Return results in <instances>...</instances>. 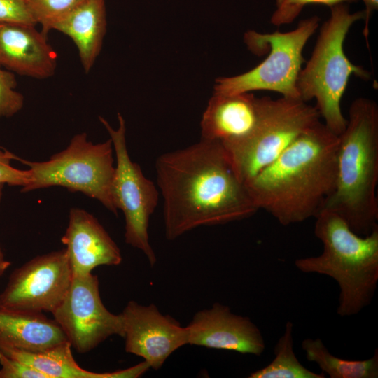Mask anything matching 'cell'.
<instances>
[{
	"instance_id": "obj_9",
	"label": "cell",
	"mask_w": 378,
	"mask_h": 378,
	"mask_svg": "<svg viewBox=\"0 0 378 378\" xmlns=\"http://www.w3.org/2000/svg\"><path fill=\"white\" fill-rule=\"evenodd\" d=\"M99 119L110 136L115 155L112 197L115 208L120 209L125 216V243L141 251L153 266L157 258L149 242L148 230L150 218L158 206V188L144 175L140 166L130 157L122 115L118 114L117 129L103 117L99 116Z\"/></svg>"
},
{
	"instance_id": "obj_30",
	"label": "cell",
	"mask_w": 378,
	"mask_h": 378,
	"mask_svg": "<svg viewBox=\"0 0 378 378\" xmlns=\"http://www.w3.org/2000/svg\"><path fill=\"white\" fill-rule=\"evenodd\" d=\"M4 186V185L0 184V204H1V202L2 196H3Z\"/></svg>"
},
{
	"instance_id": "obj_29",
	"label": "cell",
	"mask_w": 378,
	"mask_h": 378,
	"mask_svg": "<svg viewBox=\"0 0 378 378\" xmlns=\"http://www.w3.org/2000/svg\"><path fill=\"white\" fill-rule=\"evenodd\" d=\"M10 265L11 262L5 258L4 253L0 246V277L4 275Z\"/></svg>"
},
{
	"instance_id": "obj_5",
	"label": "cell",
	"mask_w": 378,
	"mask_h": 378,
	"mask_svg": "<svg viewBox=\"0 0 378 378\" xmlns=\"http://www.w3.org/2000/svg\"><path fill=\"white\" fill-rule=\"evenodd\" d=\"M330 10L328 18L318 28L311 57L300 71L296 88L301 100H316L315 106L323 123L339 136L347 122L341 101L350 77L354 75L368 81L371 73L351 62L344 50L351 27L364 20V10L351 13L346 4L332 6Z\"/></svg>"
},
{
	"instance_id": "obj_28",
	"label": "cell",
	"mask_w": 378,
	"mask_h": 378,
	"mask_svg": "<svg viewBox=\"0 0 378 378\" xmlns=\"http://www.w3.org/2000/svg\"><path fill=\"white\" fill-rule=\"evenodd\" d=\"M362 1L365 5V9L363 10L365 13V25L363 29V34L365 38L367 46L369 47L368 40L369 34V23L372 13L378 9V0H362Z\"/></svg>"
},
{
	"instance_id": "obj_1",
	"label": "cell",
	"mask_w": 378,
	"mask_h": 378,
	"mask_svg": "<svg viewBox=\"0 0 378 378\" xmlns=\"http://www.w3.org/2000/svg\"><path fill=\"white\" fill-rule=\"evenodd\" d=\"M155 167L169 241L197 227L243 220L258 211L218 141L201 139L165 153Z\"/></svg>"
},
{
	"instance_id": "obj_19",
	"label": "cell",
	"mask_w": 378,
	"mask_h": 378,
	"mask_svg": "<svg viewBox=\"0 0 378 378\" xmlns=\"http://www.w3.org/2000/svg\"><path fill=\"white\" fill-rule=\"evenodd\" d=\"M54 30L69 36L88 73L99 56L106 31V0H88L57 23Z\"/></svg>"
},
{
	"instance_id": "obj_27",
	"label": "cell",
	"mask_w": 378,
	"mask_h": 378,
	"mask_svg": "<svg viewBox=\"0 0 378 378\" xmlns=\"http://www.w3.org/2000/svg\"><path fill=\"white\" fill-rule=\"evenodd\" d=\"M0 378H47L33 367L0 351Z\"/></svg>"
},
{
	"instance_id": "obj_17",
	"label": "cell",
	"mask_w": 378,
	"mask_h": 378,
	"mask_svg": "<svg viewBox=\"0 0 378 378\" xmlns=\"http://www.w3.org/2000/svg\"><path fill=\"white\" fill-rule=\"evenodd\" d=\"M67 341L55 320L42 312L0 307V349L36 352Z\"/></svg>"
},
{
	"instance_id": "obj_4",
	"label": "cell",
	"mask_w": 378,
	"mask_h": 378,
	"mask_svg": "<svg viewBox=\"0 0 378 378\" xmlns=\"http://www.w3.org/2000/svg\"><path fill=\"white\" fill-rule=\"evenodd\" d=\"M314 218V232L323 251L296 259L295 266L304 273L333 279L340 288L337 314L356 315L371 303L377 286L378 227L362 236L334 211L321 209Z\"/></svg>"
},
{
	"instance_id": "obj_14",
	"label": "cell",
	"mask_w": 378,
	"mask_h": 378,
	"mask_svg": "<svg viewBox=\"0 0 378 378\" xmlns=\"http://www.w3.org/2000/svg\"><path fill=\"white\" fill-rule=\"evenodd\" d=\"M73 275H86L100 265H118L121 252L99 220L78 207L69 211L66 231L61 238Z\"/></svg>"
},
{
	"instance_id": "obj_10",
	"label": "cell",
	"mask_w": 378,
	"mask_h": 378,
	"mask_svg": "<svg viewBox=\"0 0 378 378\" xmlns=\"http://www.w3.org/2000/svg\"><path fill=\"white\" fill-rule=\"evenodd\" d=\"M52 314L79 354L92 351L113 335L123 337L122 314H113L104 305L98 277L92 273L73 275L67 293Z\"/></svg>"
},
{
	"instance_id": "obj_25",
	"label": "cell",
	"mask_w": 378,
	"mask_h": 378,
	"mask_svg": "<svg viewBox=\"0 0 378 378\" xmlns=\"http://www.w3.org/2000/svg\"><path fill=\"white\" fill-rule=\"evenodd\" d=\"M0 24L36 26L29 0H0Z\"/></svg>"
},
{
	"instance_id": "obj_21",
	"label": "cell",
	"mask_w": 378,
	"mask_h": 378,
	"mask_svg": "<svg viewBox=\"0 0 378 378\" xmlns=\"http://www.w3.org/2000/svg\"><path fill=\"white\" fill-rule=\"evenodd\" d=\"M293 324L287 321L274 349V358L264 368L251 372L249 378H325L305 368L296 357L293 349Z\"/></svg>"
},
{
	"instance_id": "obj_18",
	"label": "cell",
	"mask_w": 378,
	"mask_h": 378,
	"mask_svg": "<svg viewBox=\"0 0 378 378\" xmlns=\"http://www.w3.org/2000/svg\"><path fill=\"white\" fill-rule=\"evenodd\" d=\"M71 346L62 342L48 349L30 352L13 349H0L43 373L47 378H136L149 370L143 361L127 369L111 372H94L85 370L76 362Z\"/></svg>"
},
{
	"instance_id": "obj_24",
	"label": "cell",
	"mask_w": 378,
	"mask_h": 378,
	"mask_svg": "<svg viewBox=\"0 0 378 378\" xmlns=\"http://www.w3.org/2000/svg\"><path fill=\"white\" fill-rule=\"evenodd\" d=\"M14 73L0 66V119L10 118L24 106V96L16 90Z\"/></svg>"
},
{
	"instance_id": "obj_11",
	"label": "cell",
	"mask_w": 378,
	"mask_h": 378,
	"mask_svg": "<svg viewBox=\"0 0 378 378\" xmlns=\"http://www.w3.org/2000/svg\"><path fill=\"white\" fill-rule=\"evenodd\" d=\"M72 277L65 248L36 256L13 272L0 293V307L52 313Z\"/></svg>"
},
{
	"instance_id": "obj_13",
	"label": "cell",
	"mask_w": 378,
	"mask_h": 378,
	"mask_svg": "<svg viewBox=\"0 0 378 378\" xmlns=\"http://www.w3.org/2000/svg\"><path fill=\"white\" fill-rule=\"evenodd\" d=\"M186 328L188 344L258 356L265 349L258 327L248 317L234 314L218 302L197 312Z\"/></svg>"
},
{
	"instance_id": "obj_6",
	"label": "cell",
	"mask_w": 378,
	"mask_h": 378,
	"mask_svg": "<svg viewBox=\"0 0 378 378\" xmlns=\"http://www.w3.org/2000/svg\"><path fill=\"white\" fill-rule=\"evenodd\" d=\"M113 151L111 139L94 144L82 132L75 134L65 149L48 160L29 161L16 156L15 160L29 167L30 173L29 181L21 192L61 186L99 201L117 215L112 197Z\"/></svg>"
},
{
	"instance_id": "obj_16",
	"label": "cell",
	"mask_w": 378,
	"mask_h": 378,
	"mask_svg": "<svg viewBox=\"0 0 378 378\" xmlns=\"http://www.w3.org/2000/svg\"><path fill=\"white\" fill-rule=\"evenodd\" d=\"M57 54L35 26L0 24V66L37 79L55 74Z\"/></svg>"
},
{
	"instance_id": "obj_26",
	"label": "cell",
	"mask_w": 378,
	"mask_h": 378,
	"mask_svg": "<svg viewBox=\"0 0 378 378\" xmlns=\"http://www.w3.org/2000/svg\"><path fill=\"white\" fill-rule=\"evenodd\" d=\"M16 155L0 147V184L11 186H25L29 181V169H20L11 164Z\"/></svg>"
},
{
	"instance_id": "obj_12",
	"label": "cell",
	"mask_w": 378,
	"mask_h": 378,
	"mask_svg": "<svg viewBox=\"0 0 378 378\" xmlns=\"http://www.w3.org/2000/svg\"><path fill=\"white\" fill-rule=\"evenodd\" d=\"M121 314L125 351L141 357L153 370L161 368L172 354L188 344L186 326L162 314L153 304L132 300Z\"/></svg>"
},
{
	"instance_id": "obj_20",
	"label": "cell",
	"mask_w": 378,
	"mask_h": 378,
	"mask_svg": "<svg viewBox=\"0 0 378 378\" xmlns=\"http://www.w3.org/2000/svg\"><path fill=\"white\" fill-rule=\"evenodd\" d=\"M307 360L316 363L322 372L330 378H377L378 349L368 359L353 360L332 355L320 338H307L302 342Z\"/></svg>"
},
{
	"instance_id": "obj_23",
	"label": "cell",
	"mask_w": 378,
	"mask_h": 378,
	"mask_svg": "<svg viewBox=\"0 0 378 378\" xmlns=\"http://www.w3.org/2000/svg\"><path fill=\"white\" fill-rule=\"evenodd\" d=\"M358 0H276L275 10L270 18V23L276 27L292 23L304 8L310 4H321L332 7L341 4H350Z\"/></svg>"
},
{
	"instance_id": "obj_22",
	"label": "cell",
	"mask_w": 378,
	"mask_h": 378,
	"mask_svg": "<svg viewBox=\"0 0 378 378\" xmlns=\"http://www.w3.org/2000/svg\"><path fill=\"white\" fill-rule=\"evenodd\" d=\"M88 0H29V7L36 23L46 36L55 25Z\"/></svg>"
},
{
	"instance_id": "obj_8",
	"label": "cell",
	"mask_w": 378,
	"mask_h": 378,
	"mask_svg": "<svg viewBox=\"0 0 378 378\" xmlns=\"http://www.w3.org/2000/svg\"><path fill=\"white\" fill-rule=\"evenodd\" d=\"M320 118L316 106L301 99L268 97L253 132L223 146L239 180L246 185Z\"/></svg>"
},
{
	"instance_id": "obj_3",
	"label": "cell",
	"mask_w": 378,
	"mask_h": 378,
	"mask_svg": "<svg viewBox=\"0 0 378 378\" xmlns=\"http://www.w3.org/2000/svg\"><path fill=\"white\" fill-rule=\"evenodd\" d=\"M377 184L378 106L358 97L339 135L335 188L322 209L337 213L354 232L367 235L378 227Z\"/></svg>"
},
{
	"instance_id": "obj_15",
	"label": "cell",
	"mask_w": 378,
	"mask_h": 378,
	"mask_svg": "<svg viewBox=\"0 0 378 378\" xmlns=\"http://www.w3.org/2000/svg\"><path fill=\"white\" fill-rule=\"evenodd\" d=\"M267 98L253 92L214 93L201 120L202 139L218 141L223 146L244 140L258 125Z\"/></svg>"
},
{
	"instance_id": "obj_2",
	"label": "cell",
	"mask_w": 378,
	"mask_h": 378,
	"mask_svg": "<svg viewBox=\"0 0 378 378\" xmlns=\"http://www.w3.org/2000/svg\"><path fill=\"white\" fill-rule=\"evenodd\" d=\"M339 136L321 120L246 183L255 206L284 226L315 217L332 193Z\"/></svg>"
},
{
	"instance_id": "obj_7",
	"label": "cell",
	"mask_w": 378,
	"mask_h": 378,
	"mask_svg": "<svg viewBox=\"0 0 378 378\" xmlns=\"http://www.w3.org/2000/svg\"><path fill=\"white\" fill-rule=\"evenodd\" d=\"M321 19L314 15L300 20L293 30L259 33L253 30L244 34L248 48L260 54L269 48L267 57L251 70L233 76L219 77L214 94H235L267 90L289 99H300L296 82L302 64L304 48L318 29Z\"/></svg>"
}]
</instances>
